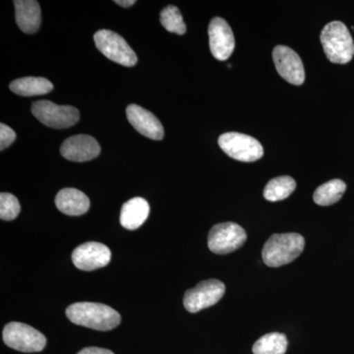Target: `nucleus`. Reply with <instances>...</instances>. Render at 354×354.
Segmentation results:
<instances>
[{
  "label": "nucleus",
  "instance_id": "obj_1",
  "mask_svg": "<svg viewBox=\"0 0 354 354\" xmlns=\"http://www.w3.org/2000/svg\"><path fill=\"white\" fill-rule=\"evenodd\" d=\"M67 318L75 325L88 329L111 330L121 322V316L109 305L95 302H77L67 307Z\"/></svg>",
  "mask_w": 354,
  "mask_h": 354
},
{
  "label": "nucleus",
  "instance_id": "obj_2",
  "mask_svg": "<svg viewBox=\"0 0 354 354\" xmlns=\"http://www.w3.org/2000/svg\"><path fill=\"white\" fill-rule=\"evenodd\" d=\"M304 247V237L297 232L272 234L263 247V261L268 267H281L299 257Z\"/></svg>",
  "mask_w": 354,
  "mask_h": 354
},
{
  "label": "nucleus",
  "instance_id": "obj_3",
  "mask_svg": "<svg viewBox=\"0 0 354 354\" xmlns=\"http://www.w3.org/2000/svg\"><path fill=\"white\" fill-rule=\"evenodd\" d=\"M321 41L326 57L333 64H346L353 59L354 43L346 26L334 21L324 27Z\"/></svg>",
  "mask_w": 354,
  "mask_h": 354
},
{
  "label": "nucleus",
  "instance_id": "obj_4",
  "mask_svg": "<svg viewBox=\"0 0 354 354\" xmlns=\"http://www.w3.org/2000/svg\"><path fill=\"white\" fill-rule=\"evenodd\" d=\"M4 344L21 353H39L46 346V339L39 330L27 324H7L2 333Z\"/></svg>",
  "mask_w": 354,
  "mask_h": 354
},
{
  "label": "nucleus",
  "instance_id": "obj_5",
  "mask_svg": "<svg viewBox=\"0 0 354 354\" xmlns=\"http://www.w3.org/2000/svg\"><path fill=\"white\" fill-rule=\"evenodd\" d=\"M218 145L227 156L239 162H253L264 156L260 142L242 133L228 132L221 135Z\"/></svg>",
  "mask_w": 354,
  "mask_h": 354
},
{
  "label": "nucleus",
  "instance_id": "obj_6",
  "mask_svg": "<svg viewBox=\"0 0 354 354\" xmlns=\"http://www.w3.org/2000/svg\"><path fill=\"white\" fill-rule=\"evenodd\" d=\"M95 46L104 57L111 62L132 67L138 62L136 53L130 48L124 39L109 30H100L94 36Z\"/></svg>",
  "mask_w": 354,
  "mask_h": 354
},
{
  "label": "nucleus",
  "instance_id": "obj_7",
  "mask_svg": "<svg viewBox=\"0 0 354 354\" xmlns=\"http://www.w3.org/2000/svg\"><path fill=\"white\" fill-rule=\"evenodd\" d=\"M247 241L245 230L235 223H221L214 225L208 235L209 250L218 255L234 252Z\"/></svg>",
  "mask_w": 354,
  "mask_h": 354
},
{
  "label": "nucleus",
  "instance_id": "obj_8",
  "mask_svg": "<svg viewBox=\"0 0 354 354\" xmlns=\"http://www.w3.org/2000/svg\"><path fill=\"white\" fill-rule=\"evenodd\" d=\"M32 113L44 125L55 129L73 127L80 118V113L74 106H58L50 101L32 102Z\"/></svg>",
  "mask_w": 354,
  "mask_h": 354
},
{
  "label": "nucleus",
  "instance_id": "obj_9",
  "mask_svg": "<svg viewBox=\"0 0 354 354\" xmlns=\"http://www.w3.org/2000/svg\"><path fill=\"white\" fill-rule=\"evenodd\" d=\"M225 293V283L218 279H207L186 291L183 305L190 313H198L218 304Z\"/></svg>",
  "mask_w": 354,
  "mask_h": 354
},
{
  "label": "nucleus",
  "instance_id": "obj_10",
  "mask_svg": "<svg viewBox=\"0 0 354 354\" xmlns=\"http://www.w3.org/2000/svg\"><path fill=\"white\" fill-rule=\"evenodd\" d=\"M111 252L108 246L100 242H86L72 253V262L79 270L92 272L109 264Z\"/></svg>",
  "mask_w": 354,
  "mask_h": 354
},
{
  "label": "nucleus",
  "instance_id": "obj_11",
  "mask_svg": "<svg viewBox=\"0 0 354 354\" xmlns=\"http://www.w3.org/2000/svg\"><path fill=\"white\" fill-rule=\"evenodd\" d=\"M277 71L288 83L300 86L305 81V70L301 58L286 46H277L272 50Z\"/></svg>",
  "mask_w": 354,
  "mask_h": 354
},
{
  "label": "nucleus",
  "instance_id": "obj_12",
  "mask_svg": "<svg viewBox=\"0 0 354 354\" xmlns=\"http://www.w3.org/2000/svg\"><path fill=\"white\" fill-rule=\"evenodd\" d=\"M209 48L216 59L225 62L234 53L235 39L228 23L223 18L212 19L209 25Z\"/></svg>",
  "mask_w": 354,
  "mask_h": 354
},
{
  "label": "nucleus",
  "instance_id": "obj_13",
  "mask_svg": "<svg viewBox=\"0 0 354 354\" xmlns=\"http://www.w3.org/2000/svg\"><path fill=\"white\" fill-rule=\"evenodd\" d=\"M60 153L62 157L71 162H88L100 155L101 147L94 137L75 135L65 140L60 147Z\"/></svg>",
  "mask_w": 354,
  "mask_h": 354
},
{
  "label": "nucleus",
  "instance_id": "obj_14",
  "mask_svg": "<svg viewBox=\"0 0 354 354\" xmlns=\"http://www.w3.org/2000/svg\"><path fill=\"white\" fill-rule=\"evenodd\" d=\"M128 121L142 135L153 140H162L165 136L162 122L151 111L138 104H130L127 109Z\"/></svg>",
  "mask_w": 354,
  "mask_h": 354
},
{
  "label": "nucleus",
  "instance_id": "obj_15",
  "mask_svg": "<svg viewBox=\"0 0 354 354\" xmlns=\"http://www.w3.org/2000/svg\"><path fill=\"white\" fill-rule=\"evenodd\" d=\"M15 18L18 27L26 34H35L41 23V7L35 0H15Z\"/></svg>",
  "mask_w": 354,
  "mask_h": 354
},
{
  "label": "nucleus",
  "instance_id": "obj_16",
  "mask_svg": "<svg viewBox=\"0 0 354 354\" xmlns=\"http://www.w3.org/2000/svg\"><path fill=\"white\" fill-rule=\"evenodd\" d=\"M55 205L62 213L67 216H82L90 208V200L82 191L75 188H64L57 193Z\"/></svg>",
  "mask_w": 354,
  "mask_h": 354
},
{
  "label": "nucleus",
  "instance_id": "obj_17",
  "mask_svg": "<svg viewBox=\"0 0 354 354\" xmlns=\"http://www.w3.org/2000/svg\"><path fill=\"white\" fill-rule=\"evenodd\" d=\"M149 214H150L149 203L144 198H133L125 203L121 208V225L127 230H137L145 223Z\"/></svg>",
  "mask_w": 354,
  "mask_h": 354
},
{
  "label": "nucleus",
  "instance_id": "obj_18",
  "mask_svg": "<svg viewBox=\"0 0 354 354\" xmlns=\"http://www.w3.org/2000/svg\"><path fill=\"white\" fill-rule=\"evenodd\" d=\"M10 90L22 97L48 94L53 90V83L43 77H25L10 83Z\"/></svg>",
  "mask_w": 354,
  "mask_h": 354
},
{
  "label": "nucleus",
  "instance_id": "obj_19",
  "mask_svg": "<svg viewBox=\"0 0 354 354\" xmlns=\"http://www.w3.org/2000/svg\"><path fill=\"white\" fill-rule=\"evenodd\" d=\"M346 190V184L341 179H333L322 184L314 192L313 199L320 206H330L339 202Z\"/></svg>",
  "mask_w": 354,
  "mask_h": 354
},
{
  "label": "nucleus",
  "instance_id": "obj_20",
  "mask_svg": "<svg viewBox=\"0 0 354 354\" xmlns=\"http://www.w3.org/2000/svg\"><path fill=\"white\" fill-rule=\"evenodd\" d=\"M297 188V183L292 177L285 176L272 178L266 185L264 197L270 202L283 201L292 194Z\"/></svg>",
  "mask_w": 354,
  "mask_h": 354
},
{
  "label": "nucleus",
  "instance_id": "obj_21",
  "mask_svg": "<svg viewBox=\"0 0 354 354\" xmlns=\"http://www.w3.org/2000/svg\"><path fill=\"white\" fill-rule=\"evenodd\" d=\"M288 348V337L281 333H270L261 337L253 344L254 354H286Z\"/></svg>",
  "mask_w": 354,
  "mask_h": 354
},
{
  "label": "nucleus",
  "instance_id": "obj_22",
  "mask_svg": "<svg viewBox=\"0 0 354 354\" xmlns=\"http://www.w3.org/2000/svg\"><path fill=\"white\" fill-rule=\"evenodd\" d=\"M160 23L167 31L177 35H184L186 32V25L183 15L176 6H169L162 9L160 12Z\"/></svg>",
  "mask_w": 354,
  "mask_h": 354
},
{
  "label": "nucleus",
  "instance_id": "obj_23",
  "mask_svg": "<svg viewBox=\"0 0 354 354\" xmlns=\"http://www.w3.org/2000/svg\"><path fill=\"white\" fill-rule=\"evenodd\" d=\"M21 212L20 203L17 198L10 193L0 194V218L3 221H13Z\"/></svg>",
  "mask_w": 354,
  "mask_h": 354
},
{
  "label": "nucleus",
  "instance_id": "obj_24",
  "mask_svg": "<svg viewBox=\"0 0 354 354\" xmlns=\"http://www.w3.org/2000/svg\"><path fill=\"white\" fill-rule=\"evenodd\" d=\"M16 139V133L12 128L7 127L4 123L0 124V150L3 151L11 145Z\"/></svg>",
  "mask_w": 354,
  "mask_h": 354
},
{
  "label": "nucleus",
  "instance_id": "obj_25",
  "mask_svg": "<svg viewBox=\"0 0 354 354\" xmlns=\"http://www.w3.org/2000/svg\"><path fill=\"white\" fill-rule=\"evenodd\" d=\"M77 354H114L113 351L109 349L101 348H83L82 351H79Z\"/></svg>",
  "mask_w": 354,
  "mask_h": 354
},
{
  "label": "nucleus",
  "instance_id": "obj_26",
  "mask_svg": "<svg viewBox=\"0 0 354 354\" xmlns=\"http://www.w3.org/2000/svg\"><path fill=\"white\" fill-rule=\"evenodd\" d=\"M116 4H118V6L121 7H125V8H127V7L133 6L135 3H136V1L135 0H115Z\"/></svg>",
  "mask_w": 354,
  "mask_h": 354
}]
</instances>
